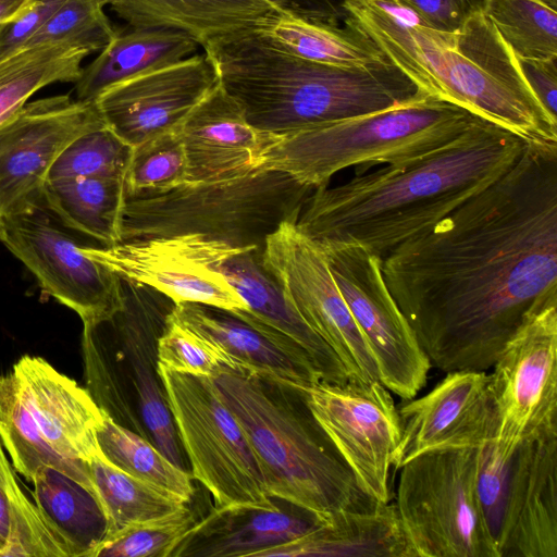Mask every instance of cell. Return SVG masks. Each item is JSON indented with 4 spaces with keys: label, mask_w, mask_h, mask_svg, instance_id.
Wrapping results in <instances>:
<instances>
[{
    "label": "cell",
    "mask_w": 557,
    "mask_h": 557,
    "mask_svg": "<svg viewBox=\"0 0 557 557\" xmlns=\"http://www.w3.org/2000/svg\"><path fill=\"white\" fill-rule=\"evenodd\" d=\"M381 269L431 366L490 370L524 320L557 299V144L527 143L502 176Z\"/></svg>",
    "instance_id": "1"
},
{
    "label": "cell",
    "mask_w": 557,
    "mask_h": 557,
    "mask_svg": "<svg viewBox=\"0 0 557 557\" xmlns=\"http://www.w3.org/2000/svg\"><path fill=\"white\" fill-rule=\"evenodd\" d=\"M527 141L479 117L453 143L314 189L296 221L318 245L360 246L384 258L502 176Z\"/></svg>",
    "instance_id": "2"
},
{
    "label": "cell",
    "mask_w": 557,
    "mask_h": 557,
    "mask_svg": "<svg viewBox=\"0 0 557 557\" xmlns=\"http://www.w3.org/2000/svg\"><path fill=\"white\" fill-rule=\"evenodd\" d=\"M347 16L419 89L527 143L557 144V119L483 10L455 32L431 27L401 0H346Z\"/></svg>",
    "instance_id": "3"
},
{
    "label": "cell",
    "mask_w": 557,
    "mask_h": 557,
    "mask_svg": "<svg viewBox=\"0 0 557 557\" xmlns=\"http://www.w3.org/2000/svg\"><path fill=\"white\" fill-rule=\"evenodd\" d=\"M201 48L247 121L271 135L382 111L424 92L392 62L368 67L312 62L278 48L258 28Z\"/></svg>",
    "instance_id": "4"
},
{
    "label": "cell",
    "mask_w": 557,
    "mask_h": 557,
    "mask_svg": "<svg viewBox=\"0 0 557 557\" xmlns=\"http://www.w3.org/2000/svg\"><path fill=\"white\" fill-rule=\"evenodd\" d=\"M253 451L271 497L327 522L379 503L359 486L307 400L306 388L222 363L211 377Z\"/></svg>",
    "instance_id": "5"
},
{
    "label": "cell",
    "mask_w": 557,
    "mask_h": 557,
    "mask_svg": "<svg viewBox=\"0 0 557 557\" xmlns=\"http://www.w3.org/2000/svg\"><path fill=\"white\" fill-rule=\"evenodd\" d=\"M121 280V308L84 324L87 389L113 421L190 471L158 364V342L175 304L153 288Z\"/></svg>",
    "instance_id": "6"
},
{
    "label": "cell",
    "mask_w": 557,
    "mask_h": 557,
    "mask_svg": "<svg viewBox=\"0 0 557 557\" xmlns=\"http://www.w3.org/2000/svg\"><path fill=\"white\" fill-rule=\"evenodd\" d=\"M478 119L423 92L393 108L280 136L260 169L284 172L317 189L349 166L410 163L453 143Z\"/></svg>",
    "instance_id": "7"
},
{
    "label": "cell",
    "mask_w": 557,
    "mask_h": 557,
    "mask_svg": "<svg viewBox=\"0 0 557 557\" xmlns=\"http://www.w3.org/2000/svg\"><path fill=\"white\" fill-rule=\"evenodd\" d=\"M313 190L284 172L258 169L232 181L184 183L162 194L126 198L121 242L199 234L262 249L283 223L297 221Z\"/></svg>",
    "instance_id": "8"
},
{
    "label": "cell",
    "mask_w": 557,
    "mask_h": 557,
    "mask_svg": "<svg viewBox=\"0 0 557 557\" xmlns=\"http://www.w3.org/2000/svg\"><path fill=\"white\" fill-rule=\"evenodd\" d=\"M480 453L433 450L399 468L395 506L412 557H499L478 495Z\"/></svg>",
    "instance_id": "9"
},
{
    "label": "cell",
    "mask_w": 557,
    "mask_h": 557,
    "mask_svg": "<svg viewBox=\"0 0 557 557\" xmlns=\"http://www.w3.org/2000/svg\"><path fill=\"white\" fill-rule=\"evenodd\" d=\"M0 242L46 293L74 310L84 324L109 318L121 308V277L84 251L102 244L65 221L42 188L0 215Z\"/></svg>",
    "instance_id": "10"
},
{
    "label": "cell",
    "mask_w": 557,
    "mask_h": 557,
    "mask_svg": "<svg viewBox=\"0 0 557 557\" xmlns=\"http://www.w3.org/2000/svg\"><path fill=\"white\" fill-rule=\"evenodd\" d=\"M159 373L190 472L211 493L215 507L275 506L247 437L212 379L162 366Z\"/></svg>",
    "instance_id": "11"
},
{
    "label": "cell",
    "mask_w": 557,
    "mask_h": 557,
    "mask_svg": "<svg viewBox=\"0 0 557 557\" xmlns=\"http://www.w3.org/2000/svg\"><path fill=\"white\" fill-rule=\"evenodd\" d=\"M376 364L380 382L404 400L424 387L431 362L388 292L382 258L356 245H319Z\"/></svg>",
    "instance_id": "12"
},
{
    "label": "cell",
    "mask_w": 557,
    "mask_h": 557,
    "mask_svg": "<svg viewBox=\"0 0 557 557\" xmlns=\"http://www.w3.org/2000/svg\"><path fill=\"white\" fill-rule=\"evenodd\" d=\"M265 270L305 322L332 348L349 380L374 382L379 371L321 247L296 222L270 234L261 250Z\"/></svg>",
    "instance_id": "13"
},
{
    "label": "cell",
    "mask_w": 557,
    "mask_h": 557,
    "mask_svg": "<svg viewBox=\"0 0 557 557\" xmlns=\"http://www.w3.org/2000/svg\"><path fill=\"white\" fill-rule=\"evenodd\" d=\"M491 369L494 445L507 460L527 437L557 428V299L524 320Z\"/></svg>",
    "instance_id": "14"
},
{
    "label": "cell",
    "mask_w": 557,
    "mask_h": 557,
    "mask_svg": "<svg viewBox=\"0 0 557 557\" xmlns=\"http://www.w3.org/2000/svg\"><path fill=\"white\" fill-rule=\"evenodd\" d=\"M237 248L199 234L94 245L84 251L121 278L148 286L175 305L195 302L247 310L219 264Z\"/></svg>",
    "instance_id": "15"
},
{
    "label": "cell",
    "mask_w": 557,
    "mask_h": 557,
    "mask_svg": "<svg viewBox=\"0 0 557 557\" xmlns=\"http://www.w3.org/2000/svg\"><path fill=\"white\" fill-rule=\"evenodd\" d=\"M315 419L374 500L391 503L389 471L400 440V418L380 382L318 383L306 387Z\"/></svg>",
    "instance_id": "16"
},
{
    "label": "cell",
    "mask_w": 557,
    "mask_h": 557,
    "mask_svg": "<svg viewBox=\"0 0 557 557\" xmlns=\"http://www.w3.org/2000/svg\"><path fill=\"white\" fill-rule=\"evenodd\" d=\"M398 409L400 440L392 466L433 450L495 443L498 417L486 371H453L429 393Z\"/></svg>",
    "instance_id": "17"
},
{
    "label": "cell",
    "mask_w": 557,
    "mask_h": 557,
    "mask_svg": "<svg viewBox=\"0 0 557 557\" xmlns=\"http://www.w3.org/2000/svg\"><path fill=\"white\" fill-rule=\"evenodd\" d=\"M104 124L95 102L60 95L25 103L0 123V215L42 188L52 163L83 133Z\"/></svg>",
    "instance_id": "18"
},
{
    "label": "cell",
    "mask_w": 557,
    "mask_h": 557,
    "mask_svg": "<svg viewBox=\"0 0 557 557\" xmlns=\"http://www.w3.org/2000/svg\"><path fill=\"white\" fill-rule=\"evenodd\" d=\"M218 82L216 69L203 51L116 84L95 103L104 123L134 147L178 129Z\"/></svg>",
    "instance_id": "19"
},
{
    "label": "cell",
    "mask_w": 557,
    "mask_h": 557,
    "mask_svg": "<svg viewBox=\"0 0 557 557\" xmlns=\"http://www.w3.org/2000/svg\"><path fill=\"white\" fill-rule=\"evenodd\" d=\"M496 544L499 557H557V428L513 451Z\"/></svg>",
    "instance_id": "20"
},
{
    "label": "cell",
    "mask_w": 557,
    "mask_h": 557,
    "mask_svg": "<svg viewBox=\"0 0 557 557\" xmlns=\"http://www.w3.org/2000/svg\"><path fill=\"white\" fill-rule=\"evenodd\" d=\"M187 159L186 183L244 177L260 169L267 150L280 136L260 132L220 81L178 128Z\"/></svg>",
    "instance_id": "21"
},
{
    "label": "cell",
    "mask_w": 557,
    "mask_h": 557,
    "mask_svg": "<svg viewBox=\"0 0 557 557\" xmlns=\"http://www.w3.org/2000/svg\"><path fill=\"white\" fill-rule=\"evenodd\" d=\"M261 250L256 246L239 247L218 267L247 307L233 313L306 355L322 383L348 382V373L336 354L293 308L263 267Z\"/></svg>",
    "instance_id": "22"
},
{
    "label": "cell",
    "mask_w": 557,
    "mask_h": 557,
    "mask_svg": "<svg viewBox=\"0 0 557 557\" xmlns=\"http://www.w3.org/2000/svg\"><path fill=\"white\" fill-rule=\"evenodd\" d=\"M275 506H219L184 534L170 557H259L323 523L314 512L284 499Z\"/></svg>",
    "instance_id": "23"
},
{
    "label": "cell",
    "mask_w": 557,
    "mask_h": 557,
    "mask_svg": "<svg viewBox=\"0 0 557 557\" xmlns=\"http://www.w3.org/2000/svg\"><path fill=\"white\" fill-rule=\"evenodd\" d=\"M12 372L42 437L51 448L79 461H88L101 454L97 430L104 412L87 388L41 357L22 356Z\"/></svg>",
    "instance_id": "24"
},
{
    "label": "cell",
    "mask_w": 557,
    "mask_h": 557,
    "mask_svg": "<svg viewBox=\"0 0 557 557\" xmlns=\"http://www.w3.org/2000/svg\"><path fill=\"white\" fill-rule=\"evenodd\" d=\"M171 318L210 343L224 364L309 387L321 383L310 359L233 312L195 302L174 305Z\"/></svg>",
    "instance_id": "25"
},
{
    "label": "cell",
    "mask_w": 557,
    "mask_h": 557,
    "mask_svg": "<svg viewBox=\"0 0 557 557\" xmlns=\"http://www.w3.org/2000/svg\"><path fill=\"white\" fill-rule=\"evenodd\" d=\"M412 557L395 504L343 510L326 523L260 553L259 557Z\"/></svg>",
    "instance_id": "26"
},
{
    "label": "cell",
    "mask_w": 557,
    "mask_h": 557,
    "mask_svg": "<svg viewBox=\"0 0 557 557\" xmlns=\"http://www.w3.org/2000/svg\"><path fill=\"white\" fill-rule=\"evenodd\" d=\"M131 28H172L202 47L238 30L259 28L281 11L270 0H119L111 5Z\"/></svg>",
    "instance_id": "27"
},
{
    "label": "cell",
    "mask_w": 557,
    "mask_h": 557,
    "mask_svg": "<svg viewBox=\"0 0 557 557\" xmlns=\"http://www.w3.org/2000/svg\"><path fill=\"white\" fill-rule=\"evenodd\" d=\"M200 45L172 28H131L115 32L98 57L83 67L75 82L76 99L95 102L110 87L171 65L197 53Z\"/></svg>",
    "instance_id": "28"
},
{
    "label": "cell",
    "mask_w": 557,
    "mask_h": 557,
    "mask_svg": "<svg viewBox=\"0 0 557 557\" xmlns=\"http://www.w3.org/2000/svg\"><path fill=\"white\" fill-rule=\"evenodd\" d=\"M36 506L66 545L70 557H95L109 534V523L96 493L50 466L32 480Z\"/></svg>",
    "instance_id": "29"
},
{
    "label": "cell",
    "mask_w": 557,
    "mask_h": 557,
    "mask_svg": "<svg viewBox=\"0 0 557 557\" xmlns=\"http://www.w3.org/2000/svg\"><path fill=\"white\" fill-rule=\"evenodd\" d=\"M258 29L284 51L317 63L368 67L391 62L348 16L332 26L280 12Z\"/></svg>",
    "instance_id": "30"
},
{
    "label": "cell",
    "mask_w": 557,
    "mask_h": 557,
    "mask_svg": "<svg viewBox=\"0 0 557 557\" xmlns=\"http://www.w3.org/2000/svg\"><path fill=\"white\" fill-rule=\"evenodd\" d=\"M49 205L70 224L104 246L121 242L126 200L123 178L73 177L46 180Z\"/></svg>",
    "instance_id": "31"
},
{
    "label": "cell",
    "mask_w": 557,
    "mask_h": 557,
    "mask_svg": "<svg viewBox=\"0 0 557 557\" xmlns=\"http://www.w3.org/2000/svg\"><path fill=\"white\" fill-rule=\"evenodd\" d=\"M0 438L15 470L28 481L50 466L95 492L88 461L66 458L45 441L12 371L0 375Z\"/></svg>",
    "instance_id": "32"
},
{
    "label": "cell",
    "mask_w": 557,
    "mask_h": 557,
    "mask_svg": "<svg viewBox=\"0 0 557 557\" xmlns=\"http://www.w3.org/2000/svg\"><path fill=\"white\" fill-rule=\"evenodd\" d=\"M88 466L96 495L108 519V537L131 523L165 516L189 504L126 473L102 454L88 460Z\"/></svg>",
    "instance_id": "33"
},
{
    "label": "cell",
    "mask_w": 557,
    "mask_h": 557,
    "mask_svg": "<svg viewBox=\"0 0 557 557\" xmlns=\"http://www.w3.org/2000/svg\"><path fill=\"white\" fill-rule=\"evenodd\" d=\"M85 49L37 46L17 51L0 61V123L18 111L27 99L55 82H76Z\"/></svg>",
    "instance_id": "34"
},
{
    "label": "cell",
    "mask_w": 557,
    "mask_h": 557,
    "mask_svg": "<svg viewBox=\"0 0 557 557\" xmlns=\"http://www.w3.org/2000/svg\"><path fill=\"white\" fill-rule=\"evenodd\" d=\"M97 441L101 454L126 473L173 493L187 503L195 496V479L190 471L175 466L156 445L106 413L97 430Z\"/></svg>",
    "instance_id": "35"
},
{
    "label": "cell",
    "mask_w": 557,
    "mask_h": 557,
    "mask_svg": "<svg viewBox=\"0 0 557 557\" xmlns=\"http://www.w3.org/2000/svg\"><path fill=\"white\" fill-rule=\"evenodd\" d=\"M484 14L517 59H557V12L544 0H484Z\"/></svg>",
    "instance_id": "36"
},
{
    "label": "cell",
    "mask_w": 557,
    "mask_h": 557,
    "mask_svg": "<svg viewBox=\"0 0 557 557\" xmlns=\"http://www.w3.org/2000/svg\"><path fill=\"white\" fill-rule=\"evenodd\" d=\"M187 182V159L178 129L133 147L124 177L126 198L169 191Z\"/></svg>",
    "instance_id": "37"
},
{
    "label": "cell",
    "mask_w": 557,
    "mask_h": 557,
    "mask_svg": "<svg viewBox=\"0 0 557 557\" xmlns=\"http://www.w3.org/2000/svg\"><path fill=\"white\" fill-rule=\"evenodd\" d=\"M133 147L106 123L75 137L55 158L46 180L73 177L123 178Z\"/></svg>",
    "instance_id": "38"
},
{
    "label": "cell",
    "mask_w": 557,
    "mask_h": 557,
    "mask_svg": "<svg viewBox=\"0 0 557 557\" xmlns=\"http://www.w3.org/2000/svg\"><path fill=\"white\" fill-rule=\"evenodd\" d=\"M98 0H64L23 49L65 46L92 53L102 50L115 34Z\"/></svg>",
    "instance_id": "39"
},
{
    "label": "cell",
    "mask_w": 557,
    "mask_h": 557,
    "mask_svg": "<svg viewBox=\"0 0 557 557\" xmlns=\"http://www.w3.org/2000/svg\"><path fill=\"white\" fill-rule=\"evenodd\" d=\"M196 521L186 505L165 516L131 523L109 536L95 557H170Z\"/></svg>",
    "instance_id": "40"
},
{
    "label": "cell",
    "mask_w": 557,
    "mask_h": 557,
    "mask_svg": "<svg viewBox=\"0 0 557 557\" xmlns=\"http://www.w3.org/2000/svg\"><path fill=\"white\" fill-rule=\"evenodd\" d=\"M10 533L1 556L70 557L64 542L23 493L15 475L10 479Z\"/></svg>",
    "instance_id": "41"
},
{
    "label": "cell",
    "mask_w": 557,
    "mask_h": 557,
    "mask_svg": "<svg viewBox=\"0 0 557 557\" xmlns=\"http://www.w3.org/2000/svg\"><path fill=\"white\" fill-rule=\"evenodd\" d=\"M224 363L222 355L206 339L171 318L158 342V364L198 376L212 377Z\"/></svg>",
    "instance_id": "42"
},
{
    "label": "cell",
    "mask_w": 557,
    "mask_h": 557,
    "mask_svg": "<svg viewBox=\"0 0 557 557\" xmlns=\"http://www.w3.org/2000/svg\"><path fill=\"white\" fill-rule=\"evenodd\" d=\"M509 461L510 459L505 460L497 454L494 443L481 447L476 488L495 542L504 511Z\"/></svg>",
    "instance_id": "43"
},
{
    "label": "cell",
    "mask_w": 557,
    "mask_h": 557,
    "mask_svg": "<svg viewBox=\"0 0 557 557\" xmlns=\"http://www.w3.org/2000/svg\"><path fill=\"white\" fill-rule=\"evenodd\" d=\"M64 0H29L13 20L0 25V61L22 50Z\"/></svg>",
    "instance_id": "44"
},
{
    "label": "cell",
    "mask_w": 557,
    "mask_h": 557,
    "mask_svg": "<svg viewBox=\"0 0 557 557\" xmlns=\"http://www.w3.org/2000/svg\"><path fill=\"white\" fill-rule=\"evenodd\" d=\"M417 12L431 27L458 30L476 11L482 10L484 0H401Z\"/></svg>",
    "instance_id": "45"
},
{
    "label": "cell",
    "mask_w": 557,
    "mask_h": 557,
    "mask_svg": "<svg viewBox=\"0 0 557 557\" xmlns=\"http://www.w3.org/2000/svg\"><path fill=\"white\" fill-rule=\"evenodd\" d=\"M532 91L545 110L557 119V59H518Z\"/></svg>",
    "instance_id": "46"
},
{
    "label": "cell",
    "mask_w": 557,
    "mask_h": 557,
    "mask_svg": "<svg viewBox=\"0 0 557 557\" xmlns=\"http://www.w3.org/2000/svg\"><path fill=\"white\" fill-rule=\"evenodd\" d=\"M281 12L310 22L338 26L347 14L346 0H270Z\"/></svg>",
    "instance_id": "47"
},
{
    "label": "cell",
    "mask_w": 557,
    "mask_h": 557,
    "mask_svg": "<svg viewBox=\"0 0 557 557\" xmlns=\"http://www.w3.org/2000/svg\"><path fill=\"white\" fill-rule=\"evenodd\" d=\"M12 475L11 465L0 444V556L8 545L10 533L9 485Z\"/></svg>",
    "instance_id": "48"
},
{
    "label": "cell",
    "mask_w": 557,
    "mask_h": 557,
    "mask_svg": "<svg viewBox=\"0 0 557 557\" xmlns=\"http://www.w3.org/2000/svg\"><path fill=\"white\" fill-rule=\"evenodd\" d=\"M29 0H0V25L15 18Z\"/></svg>",
    "instance_id": "49"
},
{
    "label": "cell",
    "mask_w": 557,
    "mask_h": 557,
    "mask_svg": "<svg viewBox=\"0 0 557 557\" xmlns=\"http://www.w3.org/2000/svg\"><path fill=\"white\" fill-rule=\"evenodd\" d=\"M103 7L106 5H112L114 4L115 2H117L119 0H98Z\"/></svg>",
    "instance_id": "50"
},
{
    "label": "cell",
    "mask_w": 557,
    "mask_h": 557,
    "mask_svg": "<svg viewBox=\"0 0 557 557\" xmlns=\"http://www.w3.org/2000/svg\"><path fill=\"white\" fill-rule=\"evenodd\" d=\"M544 1L557 9V0H544Z\"/></svg>",
    "instance_id": "51"
}]
</instances>
